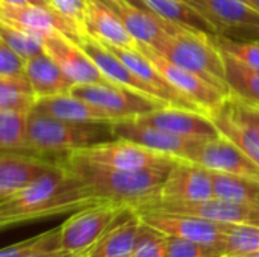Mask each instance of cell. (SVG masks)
Wrapping results in <instances>:
<instances>
[{
	"instance_id": "obj_38",
	"label": "cell",
	"mask_w": 259,
	"mask_h": 257,
	"mask_svg": "<svg viewBox=\"0 0 259 257\" xmlns=\"http://www.w3.org/2000/svg\"><path fill=\"white\" fill-rule=\"evenodd\" d=\"M90 0H49V5L85 30V14Z\"/></svg>"
},
{
	"instance_id": "obj_23",
	"label": "cell",
	"mask_w": 259,
	"mask_h": 257,
	"mask_svg": "<svg viewBox=\"0 0 259 257\" xmlns=\"http://www.w3.org/2000/svg\"><path fill=\"white\" fill-rule=\"evenodd\" d=\"M35 111L61 120L77 123H115L120 118L106 112L105 109L70 94L38 98Z\"/></svg>"
},
{
	"instance_id": "obj_20",
	"label": "cell",
	"mask_w": 259,
	"mask_h": 257,
	"mask_svg": "<svg viewBox=\"0 0 259 257\" xmlns=\"http://www.w3.org/2000/svg\"><path fill=\"white\" fill-rule=\"evenodd\" d=\"M138 120L161 127L164 130L194 138V139H214L220 136V132L212 118L199 111H188L176 106H167L150 114L137 117Z\"/></svg>"
},
{
	"instance_id": "obj_29",
	"label": "cell",
	"mask_w": 259,
	"mask_h": 257,
	"mask_svg": "<svg viewBox=\"0 0 259 257\" xmlns=\"http://www.w3.org/2000/svg\"><path fill=\"white\" fill-rule=\"evenodd\" d=\"M212 182L215 197L259 208V180L212 173Z\"/></svg>"
},
{
	"instance_id": "obj_44",
	"label": "cell",
	"mask_w": 259,
	"mask_h": 257,
	"mask_svg": "<svg viewBox=\"0 0 259 257\" xmlns=\"http://www.w3.org/2000/svg\"><path fill=\"white\" fill-rule=\"evenodd\" d=\"M231 257H259V251H255V253H249V254H241V256H231Z\"/></svg>"
},
{
	"instance_id": "obj_35",
	"label": "cell",
	"mask_w": 259,
	"mask_h": 257,
	"mask_svg": "<svg viewBox=\"0 0 259 257\" xmlns=\"http://www.w3.org/2000/svg\"><path fill=\"white\" fill-rule=\"evenodd\" d=\"M212 42L222 52L231 55L240 62L259 70V41H235L226 36H211Z\"/></svg>"
},
{
	"instance_id": "obj_36",
	"label": "cell",
	"mask_w": 259,
	"mask_h": 257,
	"mask_svg": "<svg viewBox=\"0 0 259 257\" xmlns=\"http://www.w3.org/2000/svg\"><path fill=\"white\" fill-rule=\"evenodd\" d=\"M168 257H223L219 244H203L168 236Z\"/></svg>"
},
{
	"instance_id": "obj_34",
	"label": "cell",
	"mask_w": 259,
	"mask_h": 257,
	"mask_svg": "<svg viewBox=\"0 0 259 257\" xmlns=\"http://www.w3.org/2000/svg\"><path fill=\"white\" fill-rule=\"evenodd\" d=\"M134 257H168V236L141 221Z\"/></svg>"
},
{
	"instance_id": "obj_11",
	"label": "cell",
	"mask_w": 259,
	"mask_h": 257,
	"mask_svg": "<svg viewBox=\"0 0 259 257\" xmlns=\"http://www.w3.org/2000/svg\"><path fill=\"white\" fill-rule=\"evenodd\" d=\"M144 224L155 227L167 236L190 239L203 244H220L232 224L215 223L194 215L159 211H135Z\"/></svg>"
},
{
	"instance_id": "obj_15",
	"label": "cell",
	"mask_w": 259,
	"mask_h": 257,
	"mask_svg": "<svg viewBox=\"0 0 259 257\" xmlns=\"http://www.w3.org/2000/svg\"><path fill=\"white\" fill-rule=\"evenodd\" d=\"M106 6H109L118 18L123 21L127 32L143 44L150 47H156L167 35L181 33L185 30H191L182 27L179 24L170 23L147 8L134 3L131 0H102ZM194 32V30H193Z\"/></svg>"
},
{
	"instance_id": "obj_13",
	"label": "cell",
	"mask_w": 259,
	"mask_h": 257,
	"mask_svg": "<svg viewBox=\"0 0 259 257\" xmlns=\"http://www.w3.org/2000/svg\"><path fill=\"white\" fill-rule=\"evenodd\" d=\"M187 161H191L212 173L259 180L258 164L222 133L214 139L203 141Z\"/></svg>"
},
{
	"instance_id": "obj_42",
	"label": "cell",
	"mask_w": 259,
	"mask_h": 257,
	"mask_svg": "<svg viewBox=\"0 0 259 257\" xmlns=\"http://www.w3.org/2000/svg\"><path fill=\"white\" fill-rule=\"evenodd\" d=\"M184 2H187L188 5L194 6L199 12H202L206 17V0H184Z\"/></svg>"
},
{
	"instance_id": "obj_5",
	"label": "cell",
	"mask_w": 259,
	"mask_h": 257,
	"mask_svg": "<svg viewBox=\"0 0 259 257\" xmlns=\"http://www.w3.org/2000/svg\"><path fill=\"white\" fill-rule=\"evenodd\" d=\"M71 94L83 98L106 112L123 118H137L153 111L170 106L167 101L156 98L150 94L121 86L118 83H87L74 85Z\"/></svg>"
},
{
	"instance_id": "obj_22",
	"label": "cell",
	"mask_w": 259,
	"mask_h": 257,
	"mask_svg": "<svg viewBox=\"0 0 259 257\" xmlns=\"http://www.w3.org/2000/svg\"><path fill=\"white\" fill-rule=\"evenodd\" d=\"M77 44L90 55V58L94 61V64L100 68V71L114 83H118L121 86H127L132 89H137L144 94H152L150 88L105 44H102L97 38L91 36L90 33L83 32L76 38ZM155 97V95H153Z\"/></svg>"
},
{
	"instance_id": "obj_4",
	"label": "cell",
	"mask_w": 259,
	"mask_h": 257,
	"mask_svg": "<svg viewBox=\"0 0 259 257\" xmlns=\"http://www.w3.org/2000/svg\"><path fill=\"white\" fill-rule=\"evenodd\" d=\"M153 48L168 61L194 71L225 94L231 95V89L226 83L223 55L212 42L211 36L193 30L175 35L170 33Z\"/></svg>"
},
{
	"instance_id": "obj_3",
	"label": "cell",
	"mask_w": 259,
	"mask_h": 257,
	"mask_svg": "<svg viewBox=\"0 0 259 257\" xmlns=\"http://www.w3.org/2000/svg\"><path fill=\"white\" fill-rule=\"evenodd\" d=\"M33 153L42 156L68 155L94 144L115 139L111 123H77L32 111L27 127Z\"/></svg>"
},
{
	"instance_id": "obj_32",
	"label": "cell",
	"mask_w": 259,
	"mask_h": 257,
	"mask_svg": "<svg viewBox=\"0 0 259 257\" xmlns=\"http://www.w3.org/2000/svg\"><path fill=\"white\" fill-rule=\"evenodd\" d=\"M219 248L223 257L259 251V226H232L225 239L219 244Z\"/></svg>"
},
{
	"instance_id": "obj_21",
	"label": "cell",
	"mask_w": 259,
	"mask_h": 257,
	"mask_svg": "<svg viewBox=\"0 0 259 257\" xmlns=\"http://www.w3.org/2000/svg\"><path fill=\"white\" fill-rule=\"evenodd\" d=\"M141 220L134 209H126L85 253V257H134Z\"/></svg>"
},
{
	"instance_id": "obj_16",
	"label": "cell",
	"mask_w": 259,
	"mask_h": 257,
	"mask_svg": "<svg viewBox=\"0 0 259 257\" xmlns=\"http://www.w3.org/2000/svg\"><path fill=\"white\" fill-rule=\"evenodd\" d=\"M206 18L222 36L259 41V12L246 0H206Z\"/></svg>"
},
{
	"instance_id": "obj_19",
	"label": "cell",
	"mask_w": 259,
	"mask_h": 257,
	"mask_svg": "<svg viewBox=\"0 0 259 257\" xmlns=\"http://www.w3.org/2000/svg\"><path fill=\"white\" fill-rule=\"evenodd\" d=\"M0 20L38 33L59 30L70 35L74 39L85 32L80 26H77L74 21L59 14L52 6H41V5L17 6V5H9L6 2H0Z\"/></svg>"
},
{
	"instance_id": "obj_1",
	"label": "cell",
	"mask_w": 259,
	"mask_h": 257,
	"mask_svg": "<svg viewBox=\"0 0 259 257\" xmlns=\"http://www.w3.org/2000/svg\"><path fill=\"white\" fill-rule=\"evenodd\" d=\"M103 203L62 162L41 176L26 189L0 201L3 229L42 218L74 214L83 208Z\"/></svg>"
},
{
	"instance_id": "obj_41",
	"label": "cell",
	"mask_w": 259,
	"mask_h": 257,
	"mask_svg": "<svg viewBox=\"0 0 259 257\" xmlns=\"http://www.w3.org/2000/svg\"><path fill=\"white\" fill-rule=\"evenodd\" d=\"M0 2H6L9 5H17V6H21V5H41V6H50L49 5V0H0Z\"/></svg>"
},
{
	"instance_id": "obj_2",
	"label": "cell",
	"mask_w": 259,
	"mask_h": 257,
	"mask_svg": "<svg viewBox=\"0 0 259 257\" xmlns=\"http://www.w3.org/2000/svg\"><path fill=\"white\" fill-rule=\"evenodd\" d=\"M64 165L100 200L138 209L159 198L170 170H120L91 162L76 155L62 156Z\"/></svg>"
},
{
	"instance_id": "obj_14",
	"label": "cell",
	"mask_w": 259,
	"mask_h": 257,
	"mask_svg": "<svg viewBox=\"0 0 259 257\" xmlns=\"http://www.w3.org/2000/svg\"><path fill=\"white\" fill-rule=\"evenodd\" d=\"M212 197H215L212 173L191 161L176 159L156 201L193 203L205 201Z\"/></svg>"
},
{
	"instance_id": "obj_27",
	"label": "cell",
	"mask_w": 259,
	"mask_h": 257,
	"mask_svg": "<svg viewBox=\"0 0 259 257\" xmlns=\"http://www.w3.org/2000/svg\"><path fill=\"white\" fill-rule=\"evenodd\" d=\"M222 55L226 70V83L231 94L250 105L259 106V70L240 62L225 52H222Z\"/></svg>"
},
{
	"instance_id": "obj_8",
	"label": "cell",
	"mask_w": 259,
	"mask_h": 257,
	"mask_svg": "<svg viewBox=\"0 0 259 257\" xmlns=\"http://www.w3.org/2000/svg\"><path fill=\"white\" fill-rule=\"evenodd\" d=\"M137 48L141 50L156 65V68L165 76V79L176 89H179L187 98H190L197 106H200L203 112H206L209 117L229 97L228 94H225L222 89L214 86L211 82H208L202 76L168 61L167 58L159 55L153 47L143 44V42H137Z\"/></svg>"
},
{
	"instance_id": "obj_26",
	"label": "cell",
	"mask_w": 259,
	"mask_h": 257,
	"mask_svg": "<svg viewBox=\"0 0 259 257\" xmlns=\"http://www.w3.org/2000/svg\"><path fill=\"white\" fill-rule=\"evenodd\" d=\"M134 3H138L149 11L155 12L156 15L162 17L164 20L179 24L182 27L191 29L194 32L208 35V36H217L219 30L217 27L194 6L188 5L184 0H131Z\"/></svg>"
},
{
	"instance_id": "obj_10",
	"label": "cell",
	"mask_w": 259,
	"mask_h": 257,
	"mask_svg": "<svg viewBox=\"0 0 259 257\" xmlns=\"http://www.w3.org/2000/svg\"><path fill=\"white\" fill-rule=\"evenodd\" d=\"M42 47L74 85L111 83L90 55L70 35L59 30L46 32L42 35Z\"/></svg>"
},
{
	"instance_id": "obj_17",
	"label": "cell",
	"mask_w": 259,
	"mask_h": 257,
	"mask_svg": "<svg viewBox=\"0 0 259 257\" xmlns=\"http://www.w3.org/2000/svg\"><path fill=\"white\" fill-rule=\"evenodd\" d=\"M62 159V158H61ZM36 153L2 151L0 156V201L30 186L41 176L55 168L59 161Z\"/></svg>"
},
{
	"instance_id": "obj_12",
	"label": "cell",
	"mask_w": 259,
	"mask_h": 257,
	"mask_svg": "<svg viewBox=\"0 0 259 257\" xmlns=\"http://www.w3.org/2000/svg\"><path fill=\"white\" fill-rule=\"evenodd\" d=\"M134 211H159V212H171V214H185V215H194L215 223L232 224V226H244V224L259 226V208H252L243 203L229 201L219 197H212L205 201H193V203L155 201Z\"/></svg>"
},
{
	"instance_id": "obj_9",
	"label": "cell",
	"mask_w": 259,
	"mask_h": 257,
	"mask_svg": "<svg viewBox=\"0 0 259 257\" xmlns=\"http://www.w3.org/2000/svg\"><path fill=\"white\" fill-rule=\"evenodd\" d=\"M112 133L117 139L132 141L153 151L173 156L176 159H188L191 153L206 139L187 138L161 127L147 124L138 118H123L112 123Z\"/></svg>"
},
{
	"instance_id": "obj_39",
	"label": "cell",
	"mask_w": 259,
	"mask_h": 257,
	"mask_svg": "<svg viewBox=\"0 0 259 257\" xmlns=\"http://www.w3.org/2000/svg\"><path fill=\"white\" fill-rule=\"evenodd\" d=\"M30 257H85V254L73 253V251H68V250L59 248V250H55V251L41 253V254H35V256H30Z\"/></svg>"
},
{
	"instance_id": "obj_25",
	"label": "cell",
	"mask_w": 259,
	"mask_h": 257,
	"mask_svg": "<svg viewBox=\"0 0 259 257\" xmlns=\"http://www.w3.org/2000/svg\"><path fill=\"white\" fill-rule=\"evenodd\" d=\"M26 74L38 98L70 94L74 86L62 68L47 53L29 59Z\"/></svg>"
},
{
	"instance_id": "obj_7",
	"label": "cell",
	"mask_w": 259,
	"mask_h": 257,
	"mask_svg": "<svg viewBox=\"0 0 259 257\" xmlns=\"http://www.w3.org/2000/svg\"><path fill=\"white\" fill-rule=\"evenodd\" d=\"M126 209L129 208L103 201L71 214L61 226V247L85 254Z\"/></svg>"
},
{
	"instance_id": "obj_30",
	"label": "cell",
	"mask_w": 259,
	"mask_h": 257,
	"mask_svg": "<svg viewBox=\"0 0 259 257\" xmlns=\"http://www.w3.org/2000/svg\"><path fill=\"white\" fill-rule=\"evenodd\" d=\"M30 112L0 111V147L2 151L33 153L29 144L27 127Z\"/></svg>"
},
{
	"instance_id": "obj_43",
	"label": "cell",
	"mask_w": 259,
	"mask_h": 257,
	"mask_svg": "<svg viewBox=\"0 0 259 257\" xmlns=\"http://www.w3.org/2000/svg\"><path fill=\"white\" fill-rule=\"evenodd\" d=\"M246 2H247L250 6H253V8L259 12V0H246Z\"/></svg>"
},
{
	"instance_id": "obj_31",
	"label": "cell",
	"mask_w": 259,
	"mask_h": 257,
	"mask_svg": "<svg viewBox=\"0 0 259 257\" xmlns=\"http://www.w3.org/2000/svg\"><path fill=\"white\" fill-rule=\"evenodd\" d=\"M42 35L44 33H38L0 20V41L6 42L26 61L46 53L42 47Z\"/></svg>"
},
{
	"instance_id": "obj_24",
	"label": "cell",
	"mask_w": 259,
	"mask_h": 257,
	"mask_svg": "<svg viewBox=\"0 0 259 257\" xmlns=\"http://www.w3.org/2000/svg\"><path fill=\"white\" fill-rule=\"evenodd\" d=\"M83 24H85V32L102 42L115 47L137 48L138 41L127 32L118 15L102 0L88 2Z\"/></svg>"
},
{
	"instance_id": "obj_28",
	"label": "cell",
	"mask_w": 259,
	"mask_h": 257,
	"mask_svg": "<svg viewBox=\"0 0 259 257\" xmlns=\"http://www.w3.org/2000/svg\"><path fill=\"white\" fill-rule=\"evenodd\" d=\"M38 97L26 73L0 76V111L32 112Z\"/></svg>"
},
{
	"instance_id": "obj_40",
	"label": "cell",
	"mask_w": 259,
	"mask_h": 257,
	"mask_svg": "<svg viewBox=\"0 0 259 257\" xmlns=\"http://www.w3.org/2000/svg\"><path fill=\"white\" fill-rule=\"evenodd\" d=\"M232 95V94H231ZM241 100V98H240ZM243 101V105H244V108H246V111H247V114L250 115V118L253 120V123L258 126L259 129V106H255V105H250V103H247V101H244V100H241Z\"/></svg>"
},
{
	"instance_id": "obj_18",
	"label": "cell",
	"mask_w": 259,
	"mask_h": 257,
	"mask_svg": "<svg viewBox=\"0 0 259 257\" xmlns=\"http://www.w3.org/2000/svg\"><path fill=\"white\" fill-rule=\"evenodd\" d=\"M102 44H105L109 50H112L150 88L152 94L156 98H161V100L167 101L170 106H176V108H182V109H188V111L203 112V109L200 106H197L194 101L187 98L179 89H176L165 79V76L156 68V65L141 50L115 47V45H111V44H106V42H102Z\"/></svg>"
},
{
	"instance_id": "obj_33",
	"label": "cell",
	"mask_w": 259,
	"mask_h": 257,
	"mask_svg": "<svg viewBox=\"0 0 259 257\" xmlns=\"http://www.w3.org/2000/svg\"><path fill=\"white\" fill-rule=\"evenodd\" d=\"M61 247V226L50 229L38 236L12 244L2 250L0 257H30L41 253L59 250Z\"/></svg>"
},
{
	"instance_id": "obj_6",
	"label": "cell",
	"mask_w": 259,
	"mask_h": 257,
	"mask_svg": "<svg viewBox=\"0 0 259 257\" xmlns=\"http://www.w3.org/2000/svg\"><path fill=\"white\" fill-rule=\"evenodd\" d=\"M79 158L120 170H170L176 158L153 151L126 139H112L71 151Z\"/></svg>"
},
{
	"instance_id": "obj_37",
	"label": "cell",
	"mask_w": 259,
	"mask_h": 257,
	"mask_svg": "<svg viewBox=\"0 0 259 257\" xmlns=\"http://www.w3.org/2000/svg\"><path fill=\"white\" fill-rule=\"evenodd\" d=\"M27 61L12 50L6 42L0 41V76H15L26 73Z\"/></svg>"
}]
</instances>
